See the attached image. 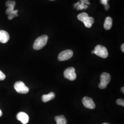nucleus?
<instances>
[{"instance_id":"8","label":"nucleus","mask_w":124,"mask_h":124,"mask_svg":"<svg viewBox=\"0 0 124 124\" xmlns=\"http://www.w3.org/2000/svg\"><path fill=\"white\" fill-rule=\"evenodd\" d=\"M82 102L85 108L89 109H94L96 105L92 98L88 97H85L82 99Z\"/></svg>"},{"instance_id":"5","label":"nucleus","mask_w":124,"mask_h":124,"mask_svg":"<svg viewBox=\"0 0 124 124\" xmlns=\"http://www.w3.org/2000/svg\"><path fill=\"white\" fill-rule=\"evenodd\" d=\"M14 89L19 93L26 94L29 92V89L22 81H19L16 82L14 85Z\"/></svg>"},{"instance_id":"27","label":"nucleus","mask_w":124,"mask_h":124,"mask_svg":"<svg viewBox=\"0 0 124 124\" xmlns=\"http://www.w3.org/2000/svg\"><path fill=\"white\" fill-rule=\"evenodd\" d=\"M108 124V123H103V124Z\"/></svg>"},{"instance_id":"9","label":"nucleus","mask_w":124,"mask_h":124,"mask_svg":"<svg viewBox=\"0 0 124 124\" xmlns=\"http://www.w3.org/2000/svg\"><path fill=\"white\" fill-rule=\"evenodd\" d=\"M17 118L23 124H27L29 120V116L26 113L22 112L18 113L17 115Z\"/></svg>"},{"instance_id":"23","label":"nucleus","mask_w":124,"mask_h":124,"mask_svg":"<svg viewBox=\"0 0 124 124\" xmlns=\"http://www.w3.org/2000/svg\"><path fill=\"white\" fill-rule=\"evenodd\" d=\"M80 2H78L77 3H75V4H74V8H77V7L80 4Z\"/></svg>"},{"instance_id":"21","label":"nucleus","mask_w":124,"mask_h":124,"mask_svg":"<svg viewBox=\"0 0 124 124\" xmlns=\"http://www.w3.org/2000/svg\"><path fill=\"white\" fill-rule=\"evenodd\" d=\"M109 8V4L107 5V6H105V9H106L107 11H108V10Z\"/></svg>"},{"instance_id":"10","label":"nucleus","mask_w":124,"mask_h":124,"mask_svg":"<svg viewBox=\"0 0 124 124\" xmlns=\"http://www.w3.org/2000/svg\"><path fill=\"white\" fill-rule=\"evenodd\" d=\"M10 39V36L7 31H0V42L2 43H6Z\"/></svg>"},{"instance_id":"18","label":"nucleus","mask_w":124,"mask_h":124,"mask_svg":"<svg viewBox=\"0 0 124 124\" xmlns=\"http://www.w3.org/2000/svg\"><path fill=\"white\" fill-rule=\"evenodd\" d=\"M5 78H6V76L4 74L2 71L0 70V81L5 80Z\"/></svg>"},{"instance_id":"26","label":"nucleus","mask_w":124,"mask_h":124,"mask_svg":"<svg viewBox=\"0 0 124 124\" xmlns=\"http://www.w3.org/2000/svg\"><path fill=\"white\" fill-rule=\"evenodd\" d=\"M92 53H93V54H94V51H92Z\"/></svg>"},{"instance_id":"11","label":"nucleus","mask_w":124,"mask_h":124,"mask_svg":"<svg viewBox=\"0 0 124 124\" xmlns=\"http://www.w3.org/2000/svg\"><path fill=\"white\" fill-rule=\"evenodd\" d=\"M55 97V94L53 93H50L47 95H43L42 96V100L44 102H49Z\"/></svg>"},{"instance_id":"4","label":"nucleus","mask_w":124,"mask_h":124,"mask_svg":"<svg viewBox=\"0 0 124 124\" xmlns=\"http://www.w3.org/2000/svg\"><path fill=\"white\" fill-rule=\"evenodd\" d=\"M94 54L98 56L103 58H106L108 57V53L106 48L100 45H97L94 49Z\"/></svg>"},{"instance_id":"25","label":"nucleus","mask_w":124,"mask_h":124,"mask_svg":"<svg viewBox=\"0 0 124 124\" xmlns=\"http://www.w3.org/2000/svg\"><path fill=\"white\" fill-rule=\"evenodd\" d=\"M2 115V112L1 111V110L0 109V117Z\"/></svg>"},{"instance_id":"12","label":"nucleus","mask_w":124,"mask_h":124,"mask_svg":"<svg viewBox=\"0 0 124 124\" xmlns=\"http://www.w3.org/2000/svg\"><path fill=\"white\" fill-rule=\"evenodd\" d=\"M113 20L111 17H108L105 20V22L104 23V28L106 30H109L112 26Z\"/></svg>"},{"instance_id":"1","label":"nucleus","mask_w":124,"mask_h":124,"mask_svg":"<svg viewBox=\"0 0 124 124\" xmlns=\"http://www.w3.org/2000/svg\"><path fill=\"white\" fill-rule=\"evenodd\" d=\"M16 5V2L15 1H12L11 0H8L6 3V5L8 7L6 10V14L8 15V18L9 20H12L15 17L18 16L17 13L18 10H14L15 6Z\"/></svg>"},{"instance_id":"20","label":"nucleus","mask_w":124,"mask_h":124,"mask_svg":"<svg viewBox=\"0 0 124 124\" xmlns=\"http://www.w3.org/2000/svg\"><path fill=\"white\" fill-rule=\"evenodd\" d=\"M84 3H85L86 4L90 5V3L89 1V0H81Z\"/></svg>"},{"instance_id":"28","label":"nucleus","mask_w":124,"mask_h":124,"mask_svg":"<svg viewBox=\"0 0 124 124\" xmlns=\"http://www.w3.org/2000/svg\"><path fill=\"white\" fill-rule=\"evenodd\" d=\"M51 0V1H53V0Z\"/></svg>"},{"instance_id":"24","label":"nucleus","mask_w":124,"mask_h":124,"mask_svg":"<svg viewBox=\"0 0 124 124\" xmlns=\"http://www.w3.org/2000/svg\"><path fill=\"white\" fill-rule=\"evenodd\" d=\"M121 91H122V92L123 93H124V87H122L121 89Z\"/></svg>"},{"instance_id":"15","label":"nucleus","mask_w":124,"mask_h":124,"mask_svg":"<svg viewBox=\"0 0 124 124\" xmlns=\"http://www.w3.org/2000/svg\"><path fill=\"white\" fill-rule=\"evenodd\" d=\"M88 17L89 16L87 13H80V14H79L78 15L77 18L80 21H82L83 22L84 21L85 19Z\"/></svg>"},{"instance_id":"17","label":"nucleus","mask_w":124,"mask_h":124,"mask_svg":"<svg viewBox=\"0 0 124 124\" xmlns=\"http://www.w3.org/2000/svg\"><path fill=\"white\" fill-rule=\"evenodd\" d=\"M116 103L118 105L124 106V100L123 99H118L116 101Z\"/></svg>"},{"instance_id":"22","label":"nucleus","mask_w":124,"mask_h":124,"mask_svg":"<svg viewBox=\"0 0 124 124\" xmlns=\"http://www.w3.org/2000/svg\"><path fill=\"white\" fill-rule=\"evenodd\" d=\"M121 50H122V51L124 53V44H123L121 45Z\"/></svg>"},{"instance_id":"14","label":"nucleus","mask_w":124,"mask_h":124,"mask_svg":"<svg viewBox=\"0 0 124 124\" xmlns=\"http://www.w3.org/2000/svg\"><path fill=\"white\" fill-rule=\"evenodd\" d=\"M83 23H84L85 26L89 28L92 26L93 24L94 23V19L93 17H88L85 19Z\"/></svg>"},{"instance_id":"2","label":"nucleus","mask_w":124,"mask_h":124,"mask_svg":"<svg viewBox=\"0 0 124 124\" xmlns=\"http://www.w3.org/2000/svg\"><path fill=\"white\" fill-rule=\"evenodd\" d=\"M48 40L47 35H43L37 38L34 42L33 48L36 50H39L43 48L46 45Z\"/></svg>"},{"instance_id":"29","label":"nucleus","mask_w":124,"mask_h":124,"mask_svg":"<svg viewBox=\"0 0 124 124\" xmlns=\"http://www.w3.org/2000/svg\"><path fill=\"white\" fill-rule=\"evenodd\" d=\"M80 0V1H81V0Z\"/></svg>"},{"instance_id":"13","label":"nucleus","mask_w":124,"mask_h":124,"mask_svg":"<svg viewBox=\"0 0 124 124\" xmlns=\"http://www.w3.org/2000/svg\"><path fill=\"white\" fill-rule=\"evenodd\" d=\"M57 124H67V121L66 119L63 115L57 116L55 117Z\"/></svg>"},{"instance_id":"19","label":"nucleus","mask_w":124,"mask_h":124,"mask_svg":"<svg viewBox=\"0 0 124 124\" xmlns=\"http://www.w3.org/2000/svg\"><path fill=\"white\" fill-rule=\"evenodd\" d=\"M109 0H100V2L102 4L104 5L105 6L108 4V1Z\"/></svg>"},{"instance_id":"3","label":"nucleus","mask_w":124,"mask_h":124,"mask_svg":"<svg viewBox=\"0 0 124 124\" xmlns=\"http://www.w3.org/2000/svg\"><path fill=\"white\" fill-rule=\"evenodd\" d=\"M111 79L110 74L105 72L102 73L100 77V83L98 85L99 88L101 89L106 88L107 85L109 83Z\"/></svg>"},{"instance_id":"6","label":"nucleus","mask_w":124,"mask_h":124,"mask_svg":"<svg viewBox=\"0 0 124 124\" xmlns=\"http://www.w3.org/2000/svg\"><path fill=\"white\" fill-rule=\"evenodd\" d=\"M63 75L65 78L71 81L75 80L76 78L75 69L73 67H70L66 69L64 72Z\"/></svg>"},{"instance_id":"16","label":"nucleus","mask_w":124,"mask_h":124,"mask_svg":"<svg viewBox=\"0 0 124 124\" xmlns=\"http://www.w3.org/2000/svg\"><path fill=\"white\" fill-rule=\"evenodd\" d=\"M88 8V6L86 5H85L84 3L81 0V3H80V4L77 7V10H82V9H86Z\"/></svg>"},{"instance_id":"7","label":"nucleus","mask_w":124,"mask_h":124,"mask_svg":"<svg viewBox=\"0 0 124 124\" xmlns=\"http://www.w3.org/2000/svg\"><path fill=\"white\" fill-rule=\"evenodd\" d=\"M73 55V52L71 50H66L60 53L58 56V59L60 61H66L71 58Z\"/></svg>"}]
</instances>
